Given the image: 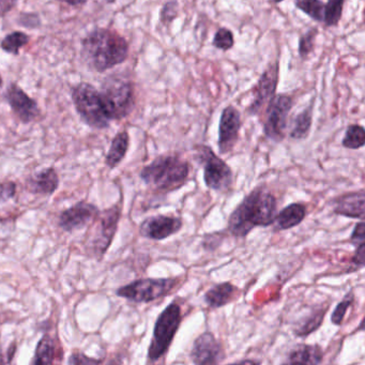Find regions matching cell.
Here are the masks:
<instances>
[{
	"label": "cell",
	"mask_w": 365,
	"mask_h": 365,
	"mask_svg": "<svg viewBox=\"0 0 365 365\" xmlns=\"http://www.w3.org/2000/svg\"><path fill=\"white\" fill-rule=\"evenodd\" d=\"M179 277H160V279H140L121 286L117 289V296L134 303H150L168 296L173 292Z\"/></svg>",
	"instance_id": "52a82bcc"
},
{
	"label": "cell",
	"mask_w": 365,
	"mask_h": 365,
	"mask_svg": "<svg viewBox=\"0 0 365 365\" xmlns=\"http://www.w3.org/2000/svg\"><path fill=\"white\" fill-rule=\"evenodd\" d=\"M333 212L339 217L349 219H365V192L364 190L344 194L333 202Z\"/></svg>",
	"instance_id": "e0dca14e"
},
{
	"label": "cell",
	"mask_w": 365,
	"mask_h": 365,
	"mask_svg": "<svg viewBox=\"0 0 365 365\" xmlns=\"http://www.w3.org/2000/svg\"><path fill=\"white\" fill-rule=\"evenodd\" d=\"M190 359L196 365H217L226 360V351L221 341L210 331H205L194 341Z\"/></svg>",
	"instance_id": "8fae6325"
},
{
	"label": "cell",
	"mask_w": 365,
	"mask_h": 365,
	"mask_svg": "<svg viewBox=\"0 0 365 365\" xmlns=\"http://www.w3.org/2000/svg\"><path fill=\"white\" fill-rule=\"evenodd\" d=\"M294 102L287 95H279L273 98L267 106L266 120L264 123V135L275 143L285 138L287 130L288 115Z\"/></svg>",
	"instance_id": "9c48e42d"
},
{
	"label": "cell",
	"mask_w": 365,
	"mask_h": 365,
	"mask_svg": "<svg viewBox=\"0 0 365 365\" xmlns=\"http://www.w3.org/2000/svg\"><path fill=\"white\" fill-rule=\"evenodd\" d=\"M345 0H328L324 5V22L328 27L336 26L343 14Z\"/></svg>",
	"instance_id": "f1b7e54d"
},
{
	"label": "cell",
	"mask_w": 365,
	"mask_h": 365,
	"mask_svg": "<svg viewBox=\"0 0 365 365\" xmlns=\"http://www.w3.org/2000/svg\"><path fill=\"white\" fill-rule=\"evenodd\" d=\"M324 361V351L319 345L300 344L294 346L287 354L286 364H322Z\"/></svg>",
	"instance_id": "ffe728a7"
},
{
	"label": "cell",
	"mask_w": 365,
	"mask_h": 365,
	"mask_svg": "<svg viewBox=\"0 0 365 365\" xmlns=\"http://www.w3.org/2000/svg\"><path fill=\"white\" fill-rule=\"evenodd\" d=\"M341 145L344 148L350 150H358L363 148L365 145V130L362 125H351L346 130Z\"/></svg>",
	"instance_id": "d4e9b609"
},
{
	"label": "cell",
	"mask_w": 365,
	"mask_h": 365,
	"mask_svg": "<svg viewBox=\"0 0 365 365\" xmlns=\"http://www.w3.org/2000/svg\"><path fill=\"white\" fill-rule=\"evenodd\" d=\"M108 119L120 120L131 114L135 106L133 84L127 78H108L99 91Z\"/></svg>",
	"instance_id": "5b68a950"
},
{
	"label": "cell",
	"mask_w": 365,
	"mask_h": 365,
	"mask_svg": "<svg viewBox=\"0 0 365 365\" xmlns=\"http://www.w3.org/2000/svg\"><path fill=\"white\" fill-rule=\"evenodd\" d=\"M183 227L180 217L158 215L147 217L140 226V236L149 240L162 241L174 236Z\"/></svg>",
	"instance_id": "7c38bea8"
},
{
	"label": "cell",
	"mask_w": 365,
	"mask_h": 365,
	"mask_svg": "<svg viewBox=\"0 0 365 365\" xmlns=\"http://www.w3.org/2000/svg\"><path fill=\"white\" fill-rule=\"evenodd\" d=\"M6 99L14 114L23 123H29L35 120L40 115L39 106L20 86L12 84L6 93Z\"/></svg>",
	"instance_id": "2e32d148"
},
{
	"label": "cell",
	"mask_w": 365,
	"mask_h": 365,
	"mask_svg": "<svg viewBox=\"0 0 365 365\" xmlns=\"http://www.w3.org/2000/svg\"><path fill=\"white\" fill-rule=\"evenodd\" d=\"M241 129V115L235 106H226L222 112L219 125L217 147L221 155L234 150Z\"/></svg>",
	"instance_id": "4fadbf2b"
},
{
	"label": "cell",
	"mask_w": 365,
	"mask_h": 365,
	"mask_svg": "<svg viewBox=\"0 0 365 365\" xmlns=\"http://www.w3.org/2000/svg\"><path fill=\"white\" fill-rule=\"evenodd\" d=\"M307 213V206L304 204L292 202L288 205L275 215L274 222L272 224L274 226V230L284 232L300 225L304 221Z\"/></svg>",
	"instance_id": "d6986e66"
},
{
	"label": "cell",
	"mask_w": 365,
	"mask_h": 365,
	"mask_svg": "<svg viewBox=\"0 0 365 365\" xmlns=\"http://www.w3.org/2000/svg\"><path fill=\"white\" fill-rule=\"evenodd\" d=\"M313 123V106L294 117L290 128L289 136L292 140H302L307 138Z\"/></svg>",
	"instance_id": "cb8c5ba5"
},
{
	"label": "cell",
	"mask_w": 365,
	"mask_h": 365,
	"mask_svg": "<svg viewBox=\"0 0 365 365\" xmlns=\"http://www.w3.org/2000/svg\"><path fill=\"white\" fill-rule=\"evenodd\" d=\"M223 232H210L202 236V247L206 252H215L221 247L225 239Z\"/></svg>",
	"instance_id": "d6a6232c"
},
{
	"label": "cell",
	"mask_w": 365,
	"mask_h": 365,
	"mask_svg": "<svg viewBox=\"0 0 365 365\" xmlns=\"http://www.w3.org/2000/svg\"><path fill=\"white\" fill-rule=\"evenodd\" d=\"M54 341L50 335H43L36 349L35 364H51L54 361Z\"/></svg>",
	"instance_id": "484cf974"
},
{
	"label": "cell",
	"mask_w": 365,
	"mask_h": 365,
	"mask_svg": "<svg viewBox=\"0 0 365 365\" xmlns=\"http://www.w3.org/2000/svg\"><path fill=\"white\" fill-rule=\"evenodd\" d=\"M1 85H3V78L0 76V87H1Z\"/></svg>",
	"instance_id": "ee69618b"
},
{
	"label": "cell",
	"mask_w": 365,
	"mask_h": 365,
	"mask_svg": "<svg viewBox=\"0 0 365 365\" xmlns=\"http://www.w3.org/2000/svg\"><path fill=\"white\" fill-rule=\"evenodd\" d=\"M121 217L120 204H116L104 211L103 215H98L96 232L91 240V247L93 253L98 257H102L112 245L118 228Z\"/></svg>",
	"instance_id": "30bf717a"
},
{
	"label": "cell",
	"mask_w": 365,
	"mask_h": 365,
	"mask_svg": "<svg viewBox=\"0 0 365 365\" xmlns=\"http://www.w3.org/2000/svg\"><path fill=\"white\" fill-rule=\"evenodd\" d=\"M182 319V309L177 301H173L158 316L147 354L150 362H157L168 354L180 328Z\"/></svg>",
	"instance_id": "277c9868"
},
{
	"label": "cell",
	"mask_w": 365,
	"mask_h": 365,
	"mask_svg": "<svg viewBox=\"0 0 365 365\" xmlns=\"http://www.w3.org/2000/svg\"><path fill=\"white\" fill-rule=\"evenodd\" d=\"M191 165L177 153H166L155 158L140 173V179L155 192L172 193L187 183Z\"/></svg>",
	"instance_id": "3957f363"
},
{
	"label": "cell",
	"mask_w": 365,
	"mask_h": 365,
	"mask_svg": "<svg viewBox=\"0 0 365 365\" xmlns=\"http://www.w3.org/2000/svg\"><path fill=\"white\" fill-rule=\"evenodd\" d=\"M63 3L68 4V5L73 6V7H78V6L84 5L88 0H61Z\"/></svg>",
	"instance_id": "ab89813d"
},
{
	"label": "cell",
	"mask_w": 365,
	"mask_h": 365,
	"mask_svg": "<svg viewBox=\"0 0 365 365\" xmlns=\"http://www.w3.org/2000/svg\"><path fill=\"white\" fill-rule=\"evenodd\" d=\"M328 307L329 305H326V307L320 305L307 313V315L302 316L297 322L296 326L292 330L294 336L307 337L312 333L316 332L324 324V316L328 311Z\"/></svg>",
	"instance_id": "44dd1931"
},
{
	"label": "cell",
	"mask_w": 365,
	"mask_h": 365,
	"mask_svg": "<svg viewBox=\"0 0 365 365\" xmlns=\"http://www.w3.org/2000/svg\"><path fill=\"white\" fill-rule=\"evenodd\" d=\"M130 138L127 131L120 132L115 136L106 155V163L110 168H115L125 159L129 149Z\"/></svg>",
	"instance_id": "603a6c76"
},
{
	"label": "cell",
	"mask_w": 365,
	"mask_h": 365,
	"mask_svg": "<svg viewBox=\"0 0 365 365\" xmlns=\"http://www.w3.org/2000/svg\"><path fill=\"white\" fill-rule=\"evenodd\" d=\"M354 292H347L345 297H344L343 300L333 309L332 315H331V322H332L334 326H341V324H343L348 309L354 304Z\"/></svg>",
	"instance_id": "f546056e"
},
{
	"label": "cell",
	"mask_w": 365,
	"mask_h": 365,
	"mask_svg": "<svg viewBox=\"0 0 365 365\" xmlns=\"http://www.w3.org/2000/svg\"><path fill=\"white\" fill-rule=\"evenodd\" d=\"M273 1H274V3L279 4V3H282V1H283V0H273Z\"/></svg>",
	"instance_id": "7bdbcfd3"
},
{
	"label": "cell",
	"mask_w": 365,
	"mask_h": 365,
	"mask_svg": "<svg viewBox=\"0 0 365 365\" xmlns=\"http://www.w3.org/2000/svg\"><path fill=\"white\" fill-rule=\"evenodd\" d=\"M29 42V37L22 31H14L6 36L0 46L5 52L12 55H19L21 48H24Z\"/></svg>",
	"instance_id": "83f0119b"
},
{
	"label": "cell",
	"mask_w": 365,
	"mask_h": 365,
	"mask_svg": "<svg viewBox=\"0 0 365 365\" xmlns=\"http://www.w3.org/2000/svg\"><path fill=\"white\" fill-rule=\"evenodd\" d=\"M299 10L316 22H324V4L322 0H294Z\"/></svg>",
	"instance_id": "4316f807"
},
{
	"label": "cell",
	"mask_w": 365,
	"mask_h": 365,
	"mask_svg": "<svg viewBox=\"0 0 365 365\" xmlns=\"http://www.w3.org/2000/svg\"><path fill=\"white\" fill-rule=\"evenodd\" d=\"M101 361L96 360V359L87 358L86 356L82 354H72L70 358L69 363L71 364H86V363H100Z\"/></svg>",
	"instance_id": "74e56055"
},
{
	"label": "cell",
	"mask_w": 365,
	"mask_h": 365,
	"mask_svg": "<svg viewBox=\"0 0 365 365\" xmlns=\"http://www.w3.org/2000/svg\"><path fill=\"white\" fill-rule=\"evenodd\" d=\"M317 34V29H309L301 37L300 41H299V54L302 58H307L313 52Z\"/></svg>",
	"instance_id": "4dcf8cb0"
},
{
	"label": "cell",
	"mask_w": 365,
	"mask_h": 365,
	"mask_svg": "<svg viewBox=\"0 0 365 365\" xmlns=\"http://www.w3.org/2000/svg\"><path fill=\"white\" fill-rule=\"evenodd\" d=\"M179 6L177 1H168L162 8L160 19H161L162 24L170 25L176 20L178 16Z\"/></svg>",
	"instance_id": "836d02e7"
},
{
	"label": "cell",
	"mask_w": 365,
	"mask_h": 365,
	"mask_svg": "<svg viewBox=\"0 0 365 365\" xmlns=\"http://www.w3.org/2000/svg\"><path fill=\"white\" fill-rule=\"evenodd\" d=\"M18 1L19 0H0V14L4 16L9 12Z\"/></svg>",
	"instance_id": "f35d334b"
},
{
	"label": "cell",
	"mask_w": 365,
	"mask_h": 365,
	"mask_svg": "<svg viewBox=\"0 0 365 365\" xmlns=\"http://www.w3.org/2000/svg\"><path fill=\"white\" fill-rule=\"evenodd\" d=\"M59 187V178L53 168H46L34 175L29 180V189L33 193L52 195Z\"/></svg>",
	"instance_id": "7402d4cb"
},
{
	"label": "cell",
	"mask_w": 365,
	"mask_h": 365,
	"mask_svg": "<svg viewBox=\"0 0 365 365\" xmlns=\"http://www.w3.org/2000/svg\"><path fill=\"white\" fill-rule=\"evenodd\" d=\"M100 215L99 209L95 205L80 202L66 209L59 217V226L65 232L82 230Z\"/></svg>",
	"instance_id": "9a60e30c"
},
{
	"label": "cell",
	"mask_w": 365,
	"mask_h": 365,
	"mask_svg": "<svg viewBox=\"0 0 365 365\" xmlns=\"http://www.w3.org/2000/svg\"><path fill=\"white\" fill-rule=\"evenodd\" d=\"M234 34L227 29H220L213 39V46L221 51H228L234 46Z\"/></svg>",
	"instance_id": "1f68e13d"
},
{
	"label": "cell",
	"mask_w": 365,
	"mask_h": 365,
	"mask_svg": "<svg viewBox=\"0 0 365 365\" xmlns=\"http://www.w3.org/2000/svg\"><path fill=\"white\" fill-rule=\"evenodd\" d=\"M16 191V187L14 182L0 185V198L1 200H9V198L14 197Z\"/></svg>",
	"instance_id": "8d00e7d4"
},
{
	"label": "cell",
	"mask_w": 365,
	"mask_h": 365,
	"mask_svg": "<svg viewBox=\"0 0 365 365\" xmlns=\"http://www.w3.org/2000/svg\"><path fill=\"white\" fill-rule=\"evenodd\" d=\"M277 82H279V63H275L267 68L254 88V100L250 106V114H259L260 110L268 106L269 102L274 98Z\"/></svg>",
	"instance_id": "5bb4252c"
},
{
	"label": "cell",
	"mask_w": 365,
	"mask_h": 365,
	"mask_svg": "<svg viewBox=\"0 0 365 365\" xmlns=\"http://www.w3.org/2000/svg\"><path fill=\"white\" fill-rule=\"evenodd\" d=\"M196 161L204 168L205 185L208 189L217 192H226L234 185L232 168L206 145L195 148Z\"/></svg>",
	"instance_id": "8992f818"
},
{
	"label": "cell",
	"mask_w": 365,
	"mask_h": 365,
	"mask_svg": "<svg viewBox=\"0 0 365 365\" xmlns=\"http://www.w3.org/2000/svg\"><path fill=\"white\" fill-rule=\"evenodd\" d=\"M349 242L354 245V247L365 242V224L364 220L359 222L354 225V230L350 235Z\"/></svg>",
	"instance_id": "e575fe53"
},
{
	"label": "cell",
	"mask_w": 365,
	"mask_h": 365,
	"mask_svg": "<svg viewBox=\"0 0 365 365\" xmlns=\"http://www.w3.org/2000/svg\"><path fill=\"white\" fill-rule=\"evenodd\" d=\"M277 200L264 185L252 190L228 217L227 232L237 239H245L256 227H268L274 222Z\"/></svg>",
	"instance_id": "6da1fadb"
},
{
	"label": "cell",
	"mask_w": 365,
	"mask_h": 365,
	"mask_svg": "<svg viewBox=\"0 0 365 365\" xmlns=\"http://www.w3.org/2000/svg\"><path fill=\"white\" fill-rule=\"evenodd\" d=\"M237 363H240V364H247V363H251V364H259L260 361H256V360H241L238 361Z\"/></svg>",
	"instance_id": "60d3db41"
},
{
	"label": "cell",
	"mask_w": 365,
	"mask_h": 365,
	"mask_svg": "<svg viewBox=\"0 0 365 365\" xmlns=\"http://www.w3.org/2000/svg\"><path fill=\"white\" fill-rule=\"evenodd\" d=\"M239 288L230 282L215 284L209 288L204 294V301L210 309H220L238 298Z\"/></svg>",
	"instance_id": "ac0fdd59"
},
{
	"label": "cell",
	"mask_w": 365,
	"mask_h": 365,
	"mask_svg": "<svg viewBox=\"0 0 365 365\" xmlns=\"http://www.w3.org/2000/svg\"><path fill=\"white\" fill-rule=\"evenodd\" d=\"M116 0H106V3L114 4Z\"/></svg>",
	"instance_id": "b9f144b4"
},
{
	"label": "cell",
	"mask_w": 365,
	"mask_h": 365,
	"mask_svg": "<svg viewBox=\"0 0 365 365\" xmlns=\"http://www.w3.org/2000/svg\"><path fill=\"white\" fill-rule=\"evenodd\" d=\"M128 55L127 40L112 29H95L82 41L83 61L93 71L112 69L123 63Z\"/></svg>",
	"instance_id": "7a4b0ae2"
},
{
	"label": "cell",
	"mask_w": 365,
	"mask_h": 365,
	"mask_svg": "<svg viewBox=\"0 0 365 365\" xmlns=\"http://www.w3.org/2000/svg\"><path fill=\"white\" fill-rule=\"evenodd\" d=\"M72 100L81 118L93 129H106L110 120L104 110L99 91L88 83H81L72 93Z\"/></svg>",
	"instance_id": "ba28073f"
},
{
	"label": "cell",
	"mask_w": 365,
	"mask_h": 365,
	"mask_svg": "<svg viewBox=\"0 0 365 365\" xmlns=\"http://www.w3.org/2000/svg\"><path fill=\"white\" fill-rule=\"evenodd\" d=\"M351 264L358 269L363 268L365 264V242L356 245V251L351 258Z\"/></svg>",
	"instance_id": "d590c367"
}]
</instances>
